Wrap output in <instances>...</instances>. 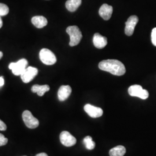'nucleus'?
<instances>
[{
  "label": "nucleus",
  "instance_id": "obj_1",
  "mask_svg": "<svg viewBox=\"0 0 156 156\" xmlns=\"http://www.w3.org/2000/svg\"><path fill=\"white\" fill-rule=\"evenodd\" d=\"M98 67L102 71L108 72L116 76L123 75L126 71L124 65L117 60L109 59L103 60L99 63Z\"/></svg>",
  "mask_w": 156,
  "mask_h": 156
},
{
  "label": "nucleus",
  "instance_id": "obj_2",
  "mask_svg": "<svg viewBox=\"0 0 156 156\" xmlns=\"http://www.w3.org/2000/svg\"><path fill=\"white\" fill-rule=\"evenodd\" d=\"M66 32L70 37V46H76L80 43L82 38V34L78 26H69L67 27Z\"/></svg>",
  "mask_w": 156,
  "mask_h": 156
},
{
  "label": "nucleus",
  "instance_id": "obj_3",
  "mask_svg": "<svg viewBox=\"0 0 156 156\" xmlns=\"http://www.w3.org/2000/svg\"><path fill=\"white\" fill-rule=\"evenodd\" d=\"M39 58L44 64L48 66L53 65L57 62L55 54L48 49L44 48L39 52Z\"/></svg>",
  "mask_w": 156,
  "mask_h": 156
},
{
  "label": "nucleus",
  "instance_id": "obj_4",
  "mask_svg": "<svg viewBox=\"0 0 156 156\" xmlns=\"http://www.w3.org/2000/svg\"><path fill=\"white\" fill-rule=\"evenodd\" d=\"M27 60L26 59L23 58L16 62H11L9 66V68L11 69L12 73L15 75L18 76L22 75L24 71L27 68Z\"/></svg>",
  "mask_w": 156,
  "mask_h": 156
},
{
  "label": "nucleus",
  "instance_id": "obj_5",
  "mask_svg": "<svg viewBox=\"0 0 156 156\" xmlns=\"http://www.w3.org/2000/svg\"><path fill=\"white\" fill-rule=\"evenodd\" d=\"M128 94L132 97H137L142 100H146L149 97V93L146 90L143 89L140 85L135 84L128 88Z\"/></svg>",
  "mask_w": 156,
  "mask_h": 156
},
{
  "label": "nucleus",
  "instance_id": "obj_6",
  "mask_svg": "<svg viewBox=\"0 0 156 156\" xmlns=\"http://www.w3.org/2000/svg\"><path fill=\"white\" fill-rule=\"evenodd\" d=\"M22 118L25 125L28 128L34 129L38 127L39 121L37 118L34 117L31 112L27 110L23 112Z\"/></svg>",
  "mask_w": 156,
  "mask_h": 156
},
{
  "label": "nucleus",
  "instance_id": "obj_7",
  "mask_svg": "<svg viewBox=\"0 0 156 156\" xmlns=\"http://www.w3.org/2000/svg\"><path fill=\"white\" fill-rule=\"evenodd\" d=\"M38 73L37 68L33 67H27L20 75L23 82L25 83H29L35 78Z\"/></svg>",
  "mask_w": 156,
  "mask_h": 156
},
{
  "label": "nucleus",
  "instance_id": "obj_8",
  "mask_svg": "<svg viewBox=\"0 0 156 156\" xmlns=\"http://www.w3.org/2000/svg\"><path fill=\"white\" fill-rule=\"evenodd\" d=\"M60 140L62 144L66 147H71L76 143V139L66 131H62L60 134Z\"/></svg>",
  "mask_w": 156,
  "mask_h": 156
},
{
  "label": "nucleus",
  "instance_id": "obj_9",
  "mask_svg": "<svg viewBox=\"0 0 156 156\" xmlns=\"http://www.w3.org/2000/svg\"><path fill=\"white\" fill-rule=\"evenodd\" d=\"M139 19L138 17L133 15L129 17L126 23V27H125V33L128 36H131L134 32V30L136 24L138 22Z\"/></svg>",
  "mask_w": 156,
  "mask_h": 156
},
{
  "label": "nucleus",
  "instance_id": "obj_10",
  "mask_svg": "<svg viewBox=\"0 0 156 156\" xmlns=\"http://www.w3.org/2000/svg\"><path fill=\"white\" fill-rule=\"evenodd\" d=\"M84 110L90 117L93 118L100 117L103 115V110L101 108L96 107L90 104H86L84 106Z\"/></svg>",
  "mask_w": 156,
  "mask_h": 156
},
{
  "label": "nucleus",
  "instance_id": "obj_11",
  "mask_svg": "<svg viewBox=\"0 0 156 156\" xmlns=\"http://www.w3.org/2000/svg\"><path fill=\"white\" fill-rule=\"evenodd\" d=\"M113 13V7L106 4L101 6L99 9V15L105 20H108L111 19Z\"/></svg>",
  "mask_w": 156,
  "mask_h": 156
},
{
  "label": "nucleus",
  "instance_id": "obj_12",
  "mask_svg": "<svg viewBox=\"0 0 156 156\" xmlns=\"http://www.w3.org/2000/svg\"><path fill=\"white\" fill-rule=\"evenodd\" d=\"M93 41L95 47L98 49H102L105 48L108 44V41L106 37L102 36L99 33L95 34Z\"/></svg>",
  "mask_w": 156,
  "mask_h": 156
},
{
  "label": "nucleus",
  "instance_id": "obj_13",
  "mask_svg": "<svg viewBox=\"0 0 156 156\" xmlns=\"http://www.w3.org/2000/svg\"><path fill=\"white\" fill-rule=\"evenodd\" d=\"M71 92H72V89L68 85L62 86L59 88L58 91V100L60 101L66 100L71 94Z\"/></svg>",
  "mask_w": 156,
  "mask_h": 156
},
{
  "label": "nucleus",
  "instance_id": "obj_14",
  "mask_svg": "<svg viewBox=\"0 0 156 156\" xmlns=\"http://www.w3.org/2000/svg\"><path fill=\"white\" fill-rule=\"evenodd\" d=\"M31 22L37 28H42L48 24V20L42 16H35L31 19Z\"/></svg>",
  "mask_w": 156,
  "mask_h": 156
},
{
  "label": "nucleus",
  "instance_id": "obj_15",
  "mask_svg": "<svg viewBox=\"0 0 156 156\" xmlns=\"http://www.w3.org/2000/svg\"><path fill=\"white\" fill-rule=\"evenodd\" d=\"M50 87L49 85H38L35 84L31 88V91L34 93H37L40 97L43 96L46 92L49 91Z\"/></svg>",
  "mask_w": 156,
  "mask_h": 156
},
{
  "label": "nucleus",
  "instance_id": "obj_16",
  "mask_svg": "<svg viewBox=\"0 0 156 156\" xmlns=\"http://www.w3.org/2000/svg\"><path fill=\"white\" fill-rule=\"evenodd\" d=\"M82 4V0H68L66 3V6L68 11L75 12Z\"/></svg>",
  "mask_w": 156,
  "mask_h": 156
},
{
  "label": "nucleus",
  "instance_id": "obj_17",
  "mask_svg": "<svg viewBox=\"0 0 156 156\" xmlns=\"http://www.w3.org/2000/svg\"><path fill=\"white\" fill-rule=\"evenodd\" d=\"M126 153V149L123 146H117L109 151L110 156H123Z\"/></svg>",
  "mask_w": 156,
  "mask_h": 156
},
{
  "label": "nucleus",
  "instance_id": "obj_18",
  "mask_svg": "<svg viewBox=\"0 0 156 156\" xmlns=\"http://www.w3.org/2000/svg\"><path fill=\"white\" fill-rule=\"evenodd\" d=\"M83 143L86 149H87L88 150L91 151L94 149L95 144L90 136H87L84 138Z\"/></svg>",
  "mask_w": 156,
  "mask_h": 156
},
{
  "label": "nucleus",
  "instance_id": "obj_19",
  "mask_svg": "<svg viewBox=\"0 0 156 156\" xmlns=\"http://www.w3.org/2000/svg\"><path fill=\"white\" fill-rule=\"evenodd\" d=\"M9 9L8 6L2 3H0V16H6L8 14Z\"/></svg>",
  "mask_w": 156,
  "mask_h": 156
},
{
  "label": "nucleus",
  "instance_id": "obj_20",
  "mask_svg": "<svg viewBox=\"0 0 156 156\" xmlns=\"http://www.w3.org/2000/svg\"><path fill=\"white\" fill-rule=\"evenodd\" d=\"M151 42L153 45L156 46V27L154 28L151 31Z\"/></svg>",
  "mask_w": 156,
  "mask_h": 156
},
{
  "label": "nucleus",
  "instance_id": "obj_21",
  "mask_svg": "<svg viewBox=\"0 0 156 156\" xmlns=\"http://www.w3.org/2000/svg\"><path fill=\"white\" fill-rule=\"evenodd\" d=\"M8 140L4 136V135L0 134V146H4L8 143Z\"/></svg>",
  "mask_w": 156,
  "mask_h": 156
},
{
  "label": "nucleus",
  "instance_id": "obj_22",
  "mask_svg": "<svg viewBox=\"0 0 156 156\" xmlns=\"http://www.w3.org/2000/svg\"><path fill=\"white\" fill-rule=\"evenodd\" d=\"M6 128L7 127L5 123L0 120V131H5Z\"/></svg>",
  "mask_w": 156,
  "mask_h": 156
},
{
  "label": "nucleus",
  "instance_id": "obj_23",
  "mask_svg": "<svg viewBox=\"0 0 156 156\" xmlns=\"http://www.w3.org/2000/svg\"><path fill=\"white\" fill-rule=\"evenodd\" d=\"M5 83L4 82V79L2 76L0 77V87H2L4 86V84Z\"/></svg>",
  "mask_w": 156,
  "mask_h": 156
},
{
  "label": "nucleus",
  "instance_id": "obj_24",
  "mask_svg": "<svg viewBox=\"0 0 156 156\" xmlns=\"http://www.w3.org/2000/svg\"><path fill=\"white\" fill-rule=\"evenodd\" d=\"M35 156H48V154L45 153H39L38 154H37Z\"/></svg>",
  "mask_w": 156,
  "mask_h": 156
},
{
  "label": "nucleus",
  "instance_id": "obj_25",
  "mask_svg": "<svg viewBox=\"0 0 156 156\" xmlns=\"http://www.w3.org/2000/svg\"><path fill=\"white\" fill-rule=\"evenodd\" d=\"M2 24H3L2 20V19H1V16H0V28L2 27Z\"/></svg>",
  "mask_w": 156,
  "mask_h": 156
},
{
  "label": "nucleus",
  "instance_id": "obj_26",
  "mask_svg": "<svg viewBox=\"0 0 156 156\" xmlns=\"http://www.w3.org/2000/svg\"><path fill=\"white\" fill-rule=\"evenodd\" d=\"M3 56V53L2 51H0V59L2 58V57Z\"/></svg>",
  "mask_w": 156,
  "mask_h": 156
},
{
  "label": "nucleus",
  "instance_id": "obj_27",
  "mask_svg": "<svg viewBox=\"0 0 156 156\" xmlns=\"http://www.w3.org/2000/svg\"></svg>",
  "mask_w": 156,
  "mask_h": 156
}]
</instances>
